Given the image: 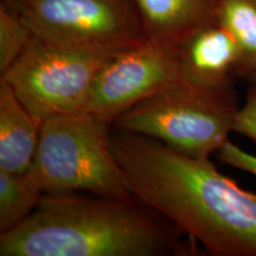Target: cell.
Segmentation results:
<instances>
[{
  "label": "cell",
  "mask_w": 256,
  "mask_h": 256,
  "mask_svg": "<svg viewBox=\"0 0 256 256\" xmlns=\"http://www.w3.org/2000/svg\"><path fill=\"white\" fill-rule=\"evenodd\" d=\"M110 147L138 200L215 256H256V194L220 174L209 158L115 130Z\"/></svg>",
  "instance_id": "6da1fadb"
},
{
  "label": "cell",
  "mask_w": 256,
  "mask_h": 256,
  "mask_svg": "<svg viewBox=\"0 0 256 256\" xmlns=\"http://www.w3.org/2000/svg\"><path fill=\"white\" fill-rule=\"evenodd\" d=\"M183 232L136 198L43 194L24 222L0 234V256H162Z\"/></svg>",
  "instance_id": "7a4b0ae2"
},
{
  "label": "cell",
  "mask_w": 256,
  "mask_h": 256,
  "mask_svg": "<svg viewBox=\"0 0 256 256\" xmlns=\"http://www.w3.org/2000/svg\"><path fill=\"white\" fill-rule=\"evenodd\" d=\"M112 124L89 113L54 115L43 121L28 174L44 194L88 192L134 200L110 147Z\"/></svg>",
  "instance_id": "3957f363"
},
{
  "label": "cell",
  "mask_w": 256,
  "mask_h": 256,
  "mask_svg": "<svg viewBox=\"0 0 256 256\" xmlns=\"http://www.w3.org/2000/svg\"><path fill=\"white\" fill-rule=\"evenodd\" d=\"M238 110L235 90H209L179 80L133 106L112 127L206 159L229 142Z\"/></svg>",
  "instance_id": "277c9868"
},
{
  "label": "cell",
  "mask_w": 256,
  "mask_h": 256,
  "mask_svg": "<svg viewBox=\"0 0 256 256\" xmlns=\"http://www.w3.org/2000/svg\"><path fill=\"white\" fill-rule=\"evenodd\" d=\"M120 51L60 46L34 37L2 81L42 124L54 115L83 112L98 75Z\"/></svg>",
  "instance_id": "5b68a950"
},
{
  "label": "cell",
  "mask_w": 256,
  "mask_h": 256,
  "mask_svg": "<svg viewBox=\"0 0 256 256\" xmlns=\"http://www.w3.org/2000/svg\"><path fill=\"white\" fill-rule=\"evenodd\" d=\"M18 14L34 37L60 46L124 50L147 40L133 0H24Z\"/></svg>",
  "instance_id": "8992f818"
},
{
  "label": "cell",
  "mask_w": 256,
  "mask_h": 256,
  "mask_svg": "<svg viewBox=\"0 0 256 256\" xmlns=\"http://www.w3.org/2000/svg\"><path fill=\"white\" fill-rule=\"evenodd\" d=\"M180 78L177 46L146 40L120 51L106 64L83 112L112 124L133 106Z\"/></svg>",
  "instance_id": "52a82bcc"
},
{
  "label": "cell",
  "mask_w": 256,
  "mask_h": 256,
  "mask_svg": "<svg viewBox=\"0 0 256 256\" xmlns=\"http://www.w3.org/2000/svg\"><path fill=\"white\" fill-rule=\"evenodd\" d=\"M177 48L180 80L209 90H235L236 78H241V50L217 19L190 32Z\"/></svg>",
  "instance_id": "ba28073f"
},
{
  "label": "cell",
  "mask_w": 256,
  "mask_h": 256,
  "mask_svg": "<svg viewBox=\"0 0 256 256\" xmlns=\"http://www.w3.org/2000/svg\"><path fill=\"white\" fill-rule=\"evenodd\" d=\"M147 40L177 44L217 19L220 0H133Z\"/></svg>",
  "instance_id": "9c48e42d"
},
{
  "label": "cell",
  "mask_w": 256,
  "mask_h": 256,
  "mask_svg": "<svg viewBox=\"0 0 256 256\" xmlns=\"http://www.w3.org/2000/svg\"><path fill=\"white\" fill-rule=\"evenodd\" d=\"M42 124L0 80V170L25 174L31 168Z\"/></svg>",
  "instance_id": "30bf717a"
},
{
  "label": "cell",
  "mask_w": 256,
  "mask_h": 256,
  "mask_svg": "<svg viewBox=\"0 0 256 256\" xmlns=\"http://www.w3.org/2000/svg\"><path fill=\"white\" fill-rule=\"evenodd\" d=\"M217 20L238 42L241 78L256 82V0H220Z\"/></svg>",
  "instance_id": "8fae6325"
},
{
  "label": "cell",
  "mask_w": 256,
  "mask_h": 256,
  "mask_svg": "<svg viewBox=\"0 0 256 256\" xmlns=\"http://www.w3.org/2000/svg\"><path fill=\"white\" fill-rule=\"evenodd\" d=\"M43 191L28 172L0 170V232L14 229L36 210Z\"/></svg>",
  "instance_id": "7c38bea8"
},
{
  "label": "cell",
  "mask_w": 256,
  "mask_h": 256,
  "mask_svg": "<svg viewBox=\"0 0 256 256\" xmlns=\"http://www.w3.org/2000/svg\"><path fill=\"white\" fill-rule=\"evenodd\" d=\"M20 14L4 2L0 4V74H4L24 52L34 38Z\"/></svg>",
  "instance_id": "4fadbf2b"
},
{
  "label": "cell",
  "mask_w": 256,
  "mask_h": 256,
  "mask_svg": "<svg viewBox=\"0 0 256 256\" xmlns=\"http://www.w3.org/2000/svg\"><path fill=\"white\" fill-rule=\"evenodd\" d=\"M234 132L256 142V82L252 83L244 104L238 108Z\"/></svg>",
  "instance_id": "5bb4252c"
},
{
  "label": "cell",
  "mask_w": 256,
  "mask_h": 256,
  "mask_svg": "<svg viewBox=\"0 0 256 256\" xmlns=\"http://www.w3.org/2000/svg\"><path fill=\"white\" fill-rule=\"evenodd\" d=\"M217 153L220 160L224 164L256 177V156L243 151L241 147L230 142L224 144Z\"/></svg>",
  "instance_id": "9a60e30c"
},
{
  "label": "cell",
  "mask_w": 256,
  "mask_h": 256,
  "mask_svg": "<svg viewBox=\"0 0 256 256\" xmlns=\"http://www.w3.org/2000/svg\"><path fill=\"white\" fill-rule=\"evenodd\" d=\"M2 2H4V4H6L11 8H14V11L18 12V10L20 8V5L24 2V0H2Z\"/></svg>",
  "instance_id": "2e32d148"
}]
</instances>
